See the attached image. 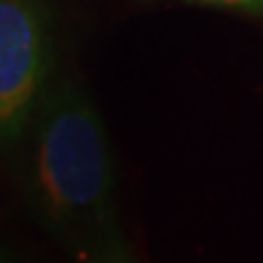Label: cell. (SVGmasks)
Wrapping results in <instances>:
<instances>
[{
    "mask_svg": "<svg viewBox=\"0 0 263 263\" xmlns=\"http://www.w3.org/2000/svg\"><path fill=\"white\" fill-rule=\"evenodd\" d=\"M0 258H3V256H0Z\"/></svg>",
    "mask_w": 263,
    "mask_h": 263,
    "instance_id": "4",
    "label": "cell"
},
{
    "mask_svg": "<svg viewBox=\"0 0 263 263\" xmlns=\"http://www.w3.org/2000/svg\"><path fill=\"white\" fill-rule=\"evenodd\" d=\"M188 3L236 10V12H246V15H258V17H263V0H188Z\"/></svg>",
    "mask_w": 263,
    "mask_h": 263,
    "instance_id": "3",
    "label": "cell"
},
{
    "mask_svg": "<svg viewBox=\"0 0 263 263\" xmlns=\"http://www.w3.org/2000/svg\"><path fill=\"white\" fill-rule=\"evenodd\" d=\"M51 39L39 0H0V146L17 144L49 85Z\"/></svg>",
    "mask_w": 263,
    "mask_h": 263,
    "instance_id": "2",
    "label": "cell"
},
{
    "mask_svg": "<svg viewBox=\"0 0 263 263\" xmlns=\"http://www.w3.org/2000/svg\"><path fill=\"white\" fill-rule=\"evenodd\" d=\"M25 134V185L44 229L83 261H129L132 246L117 212L112 151L88 95L71 81L47 85Z\"/></svg>",
    "mask_w": 263,
    "mask_h": 263,
    "instance_id": "1",
    "label": "cell"
}]
</instances>
